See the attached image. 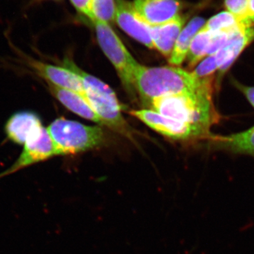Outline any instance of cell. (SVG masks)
<instances>
[{
	"mask_svg": "<svg viewBox=\"0 0 254 254\" xmlns=\"http://www.w3.org/2000/svg\"><path fill=\"white\" fill-rule=\"evenodd\" d=\"M213 81V76L205 78L196 91L155 98L149 103L154 111L193 127L202 139H207L210 127L220 120L212 100Z\"/></svg>",
	"mask_w": 254,
	"mask_h": 254,
	"instance_id": "6da1fadb",
	"label": "cell"
},
{
	"mask_svg": "<svg viewBox=\"0 0 254 254\" xmlns=\"http://www.w3.org/2000/svg\"><path fill=\"white\" fill-rule=\"evenodd\" d=\"M203 82L192 72L175 66L139 64L133 75V87L148 103L155 98L196 91Z\"/></svg>",
	"mask_w": 254,
	"mask_h": 254,
	"instance_id": "7a4b0ae2",
	"label": "cell"
},
{
	"mask_svg": "<svg viewBox=\"0 0 254 254\" xmlns=\"http://www.w3.org/2000/svg\"><path fill=\"white\" fill-rule=\"evenodd\" d=\"M58 155H71L93 149L104 141L103 129L77 122L58 118L47 127Z\"/></svg>",
	"mask_w": 254,
	"mask_h": 254,
	"instance_id": "3957f363",
	"label": "cell"
},
{
	"mask_svg": "<svg viewBox=\"0 0 254 254\" xmlns=\"http://www.w3.org/2000/svg\"><path fill=\"white\" fill-rule=\"evenodd\" d=\"M92 24L100 48L116 68L123 84L131 91L134 88L133 75L140 64L130 54L109 23L95 19Z\"/></svg>",
	"mask_w": 254,
	"mask_h": 254,
	"instance_id": "277c9868",
	"label": "cell"
},
{
	"mask_svg": "<svg viewBox=\"0 0 254 254\" xmlns=\"http://www.w3.org/2000/svg\"><path fill=\"white\" fill-rule=\"evenodd\" d=\"M23 62L36 74L48 83L63 89L75 92L86 100V90L81 78L76 73L63 66L43 63L31 57L22 55Z\"/></svg>",
	"mask_w": 254,
	"mask_h": 254,
	"instance_id": "5b68a950",
	"label": "cell"
},
{
	"mask_svg": "<svg viewBox=\"0 0 254 254\" xmlns=\"http://www.w3.org/2000/svg\"><path fill=\"white\" fill-rule=\"evenodd\" d=\"M130 113L155 131L173 139L181 141L202 139L199 133L193 127L164 116L153 110H133Z\"/></svg>",
	"mask_w": 254,
	"mask_h": 254,
	"instance_id": "8992f818",
	"label": "cell"
},
{
	"mask_svg": "<svg viewBox=\"0 0 254 254\" xmlns=\"http://www.w3.org/2000/svg\"><path fill=\"white\" fill-rule=\"evenodd\" d=\"M86 100L102 120L103 125L109 127L119 133L129 136L128 125L121 113V108L116 95L101 94L85 88Z\"/></svg>",
	"mask_w": 254,
	"mask_h": 254,
	"instance_id": "52a82bcc",
	"label": "cell"
},
{
	"mask_svg": "<svg viewBox=\"0 0 254 254\" xmlns=\"http://www.w3.org/2000/svg\"><path fill=\"white\" fill-rule=\"evenodd\" d=\"M115 21L117 24L133 39L150 49L154 48L150 32L151 26L145 22L133 4L127 0H115Z\"/></svg>",
	"mask_w": 254,
	"mask_h": 254,
	"instance_id": "ba28073f",
	"label": "cell"
},
{
	"mask_svg": "<svg viewBox=\"0 0 254 254\" xmlns=\"http://www.w3.org/2000/svg\"><path fill=\"white\" fill-rule=\"evenodd\" d=\"M58 155L56 148L48 128L45 127L39 136L28 141L23 145V150L16 162L6 171L3 177L16 173L18 170L45 161Z\"/></svg>",
	"mask_w": 254,
	"mask_h": 254,
	"instance_id": "9c48e42d",
	"label": "cell"
},
{
	"mask_svg": "<svg viewBox=\"0 0 254 254\" xmlns=\"http://www.w3.org/2000/svg\"><path fill=\"white\" fill-rule=\"evenodd\" d=\"M44 128L36 113L22 110L13 114L8 119L4 125V133L10 141L23 145L39 136Z\"/></svg>",
	"mask_w": 254,
	"mask_h": 254,
	"instance_id": "30bf717a",
	"label": "cell"
},
{
	"mask_svg": "<svg viewBox=\"0 0 254 254\" xmlns=\"http://www.w3.org/2000/svg\"><path fill=\"white\" fill-rule=\"evenodd\" d=\"M137 12L150 26H159L173 19L185 7L180 0H135Z\"/></svg>",
	"mask_w": 254,
	"mask_h": 254,
	"instance_id": "8fae6325",
	"label": "cell"
},
{
	"mask_svg": "<svg viewBox=\"0 0 254 254\" xmlns=\"http://www.w3.org/2000/svg\"><path fill=\"white\" fill-rule=\"evenodd\" d=\"M254 41V26L240 28L232 32L226 43L214 55L218 64V83L243 50Z\"/></svg>",
	"mask_w": 254,
	"mask_h": 254,
	"instance_id": "7c38bea8",
	"label": "cell"
},
{
	"mask_svg": "<svg viewBox=\"0 0 254 254\" xmlns=\"http://www.w3.org/2000/svg\"><path fill=\"white\" fill-rule=\"evenodd\" d=\"M185 22L186 17L179 15L168 22L151 26L150 32L154 48L164 56L170 58Z\"/></svg>",
	"mask_w": 254,
	"mask_h": 254,
	"instance_id": "4fadbf2b",
	"label": "cell"
},
{
	"mask_svg": "<svg viewBox=\"0 0 254 254\" xmlns=\"http://www.w3.org/2000/svg\"><path fill=\"white\" fill-rule=\"evenodd\" d=\"M207 140L213 149L254 157V126L247 131L228 136L210 134Z\"/></svg>",
	"mask_w": 254,
	"mask_h": 254,
	"instance_id": "5bb4252c",
	"label": "cell"
},
{
	"mask_svg": "<svg viewBox=\"0 0 254 254\" xmlns=\"http://www.w3.org/2000/svg\"><path fill=\"white\" fill-rule=\"evenodd\" d=\"M52 95L70 111L81 118L103 125L102 120L83 97L75 92L63 89L48 83Z\"/></svg>",
	"mask_w": 254,
	"mask_h": 254,
	"instance_id": "9a60e30c",
	"label": "cell"
},
{
	"mask_svg": "<svg viewBox=\"0 0 254 254\" xmlns=\"http://www.w3.org/2000/svg\"><path fill=\"white\" fill-rule=\"evenodd\" d=\"M204 24L203 18L195 17L184 27L175 43L173 53L169 58V63L172 66H180L184 63L193 38Z\"/></svg>",
	"mask_w": 254,
	"mask_h": 254,
	"instance_id": "2e32d148",
	"label": "cell"
},
{
	"mask_svg": "<svg viewBox=\"0 0 254 254\" xmlns=\"http://www.w3.org/2000/svg\"><path fill=\"white\" fill-rule=\"evenodd\" d=\"M213 33L207 31L202 27L196 33L190 43L187 54L189 66L193 68L205 56H208V51Z\"/></svg>",
	"mask_w": 254,
	"mask_h": 254,
	"instance_id": "e0dca14e",
	"label": "cell"
},
{
	"mask_svg": "<svg viewBox=\"0 0 254 254\" xmlns=\"http://www.w3.org/2000/svg\"><path fill=\"white\" fill-rule=\"evenodd\" d=\"M243 27L245 26L242 24L240 20L236 16L227 11H222L215 15L205 23L203 26L205 30L212 33H232L239 28Z\"/></svg>",
	"mask_w": 254,
	"mask_h": 254,
	"instance_id": "ac0fdd59",
	"label": "cell"
},
{
	"mask_svg": "<svg viewBox=\"0 0 254 254\" xmlns=\"http://www.w3.org/2000/svg\"><path fill=\"white\" fill-rule=\"evenodd\" d=\"M93 9L97 20L106 23L115 21V0H93Z\"/></svg>",
	"mask_w": 254,
	"mask_h": 254,
	"instance_id": "d6986e66",
	"label": "cell"
},
{
	"mask_svg": "<svg viewBox=\"0 0 254 254\" xmlns=\"http://www.w3.org/2000/svg\"><path fill=\"white\" fill-rule=\"evenodd\" d=\"M217 69L218 68L216 58L215 55H210L200 62L192 73L198 79H205L213 77L214 73Z\"/></svg>",
	"mask_w": 254,
	"mask_h": 254,
	"instance_id": "ffe728a7",
	"label": "cell"
},
{
	"mask_svg": "<svg viewBox=\"0 0 254 254\" xmlns=\"http://www.w3.org/2000/svg\"><path fill=\"white\" fill-rule=\"evenodd\" d=\"M250 2V0H225L227 11L236 16L245 27H247L246 19Z\"/></svg>",
	"mask_w": 254,
	"mask_h": 254,
	"instance_id": "44dd1931",
	"label": "cell"
},
{
	"mask_svg": "<svg viewBox=\"0 0 254 254\" xmlns=\"http://www.w3.org/2000/svg\"><path fill=\"white\" fill-rule=\"evenodd\" d=\"M70 1L73 5L75 9L82 15L88 18L91 23L96 19L93 14V0H70Z\"/></svg>",
	"mask_w": 254,
	"mask_h": 254,
	"instance_id": "7402d4cb",
	"label": "cell"
},
{
	"mask_svg": "<svg viewBox=\"0 0 254 254\" xmlns=\"http://www.w3.org/2000/svg\"><path fill=\"white\" fill-rule=\"evenodd\" d=\"M232 82L234 86H236L245 95L246 98L254 108V87L245 86L235 79H232Z\"/></svg>",
	"mask_w": 254,
	"mask_h": 254,
	"instance_id": "603a6c76",
	"label": "cell"
},
{
	"mask_svg": "<svg viewBox=\"0 0 254 254\" xmlns=\"http://www.w3.org/2000/svg\"><path fill=\"white\" fill-rule=\"evenodd\" d=\"M246 23H247V27H254V0H250Z\"/></svg>",
	"mask_w": 254,
	"mask_h": 254,
	"instance_id": "cb8c5ba5",
	"label": "cell"
},
{
	"mask_svg": "<svg viewBox=\"0 0 254 254\" xmlns=\"http://www.w3.org/2000/svg\"><path fill=\"white\" fill-rule=\"evenodd\" d=\"M2 174H0V178H1V177H2Z\"/></svg>",
	"mask_w": 254,
	"mask_h": 254,
	"instance_id": "d4e9b609",
	"label": "cell"
},
{
	"mask_svg": "<svg viewBox=\"0 0 254 254\" xmlns=\"http://www.w3.org/2000/svg\"><path fill=\"white\" fill-rule=\"evenodd\" d=\"M38 1H45V0H38ZM55 1H58V0H55Z\"/></svg>",
	"mask_w": 254,
	"mask_h": 254,
	"instance_id": "484cf974",
	"label": "cell"
}]
</instances>
